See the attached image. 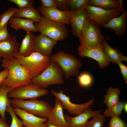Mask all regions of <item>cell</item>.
I'll list each match as a JSON object with an SVG mask.
<instances>
[{
    "instance_id": "836d02e7",
    "label": "cell",
    "mask_w": 127,
    "mask_h": 127,
    "mask_svg": "<svg viewBox=\"0 0 127 127\" xmlns=\"http://www.w3.org/2000/svg\"><path fill=\"white\" fill-rule=\"evenodd\" d=\"M7 24L0 29V42L4 41L11 37L7 30Z\"/></svg>"
},
{
    "instance_id": "ab89813d",
    "label": "cell",
    "mask_w": 127,
    "mask_h": 127,
    "mask_svg": "<svg viewBox=\"0 0 127 127\" xmlns=\"http://www.w3.org/2000/svg\"><path fill=\"white\" fill-rule=\"evenodd\" d=\"M77 0H69V7H70L71 10H75Z\"/></svg>"
},
{
    "instance_id": "8992f818",
    "label": "cell",
    "mask_w": 127,
    "mask_h": 127,
    "mask_svg": "<svg viewBox=\"0 0 127 127\" xmlns=\"http://www.w3.org/2000/svg\"><path fill=\"white\" fill-rule=\"evenodd\" d=\"M35 26L41 34L47 36L57 41L66 39L68 30L65 24L52 21L42 16Z\"/></svg>"
},
{
    "instance_id": "52a82bcc",
    "label": "cell",
    "mask_w": 127,
    "mask_h": 127,
    "mask_svg": "<svg viewBox=\"0 0 127 127\" xmlns=\"http://www.w3.org/2000/svg\"><path fill=\"white\" fill-rule=\"evenodd\" d=\"M51 60L56 62L66 79L79 73L82 63L73 55L61 50L50 56Z\"/></svg>"
},
{
    "instance_id": "9c48e42d",
    "label": "cell",
    "mask_w": 127,
    "mask_h": 127,
    "mask_svg": "<svg viewBox=\"0 0 127 127\" xmlns=\"http://www.w3.org/2000/svg\"><path fill=\"white\" fill-rule=\"evenodd\" d=\"M49 93V91L46 89L31 83L13 89L9 92L8 97L23 100L34 99Z\"/></svg>"
},
{
    "instance_id": "60d3db41",
    "label": "cell",
    "mask_w": 127,
    "mask_h": 127,
    "mask_svg": "<svg viewBox=\"0 0 127 127\" xmlns=\"http://www.w3.org/2000/svg\"><path fill=\"white\" fill-rule=\"evenodd\" d=\"M44 124V127H60L53 124L49 119Z\"/></svg>"
},
{
    "instance_id": "e575fe53",
    "label": "cell",
    "mask_w": 127,
    "mask_h": 127,
    "mask_svg": "<svg viewBox=\"0 0 127 127\" xmlns=\"http://www.w3.org/2000/svg\"><path fill=\"white\" fill-rule=\"evenodd\" d=\"M41 6L49 8H57L56 0H41Z\"/></svg>"
},
{
    "instance_id": "e0dca14e",
    "label": "cell",
    "mask_w": 127,
    "mask_h": 127,
    "mask_svg": "<svg viewBox=\"0 0 127 127\" xmlns=\"http://www.w3.org/2000/svg\"><path fill=\"white\" fill-rule=\"evenodd\" d=\"M16 114L22 120L24 127H44L48 119L38 117L19 108H13Z\"/></svg>"
},
{
    "instance_id": "9a60e30c",
    "label": "cell",
    "mask_w": 127,
    "mask_h": 127,
    "mask_svg": "<svg viewBox=\"0 0 127 127\" xmlns=\"http://www.w3.org/2000/svg\"><path fill=\"white\" fill-rule=\"evenodd\" d=\"M87 19V12L85 9L71 10L69 20L74 36L79 37L84 21Z\"/></svg>"
},
{
    "instance_id": "7402d4cb",
    "label": "cell",
    "mask_w": 127,
    "mask_h": 127,
    "mask_svg": "<svg viewBox=\"0 0 127 127\" xmlns=\"http://www.w3.org/2000/svg\"><path fill=\"white\" fill-rule=\"evenodd\" d=\"M41 15L38 9L32 6L23 8H17L15 13L12 17L25 18L37 23L40 21Z\"/></svg>"
},
{
    "instance_id": "4316f807",
    "label": "cell",
    "mask_w": 127,
    "mask_h": 127,
    "mask_svg": "<svg viewBox=\"0 0 127 127\" xmlns=\"http://www.w3.org/2000/svg\"><path fill=\"white\" fill-rule=\"evenodd\" d=\"M126 102L123 100L119 101L114 105L108 107L104 112V115L107 117H119Z\"/></svg>"
},
{
    "instance_id": "f6af8a7d",
    "label": "cell",
    "mask_w": 127,
    "mask_h": 127,
    "mask_svg": "<svg viewBox=\"0 0 127 127\" xmlns=\"http://www.w3.org/2000/svg\"><path fill=\"white\" fill-rule=\"evenodd\" d=\"M1 56L0 55V58H1Z\"/></svg>"
},
{
    "instance_id": "ac0fdd59",
    "label": "cell",
    "mask_w": 127,
    "mask_h": 127,
    "mask_svg": "<svg viewBox=\"0 0 127 127\" xmlns=\"http://www.w3.org/2000/svg\"><path fill=\"white\" fill-rule=\"evenodd\" d=\"M55 104L50 112L48 118L54 125L60 127H69L66 121L63 113L64 107L60 100L55 98Z\"/></svg>"
},
{
    "instance_id": "1f68e13d",
    "label": "cell",
    "mask_w": 127,
    "mask_h": 127,
    "mask_svg": "<svg viewBox=\"0 0 127 127\" xmlns=\"http://www.w3.org/2000/svg\"><path fill=\"white\" fill-rule=\"evenodd\" d=\"M108 127H127V124L119 117H114L110 120Z\"/></svg>"
},
{
    "instance_id": "4dcf8cb0",
    "label": "cell",
    "mask_w": 127,
    "mask_h": 127,
    "mask_svg": "<svg viewBox=\"0 0 127 127\" xmlns=\"http://www.w3.org/2000/svg\"><path fill=\"white\" fill-rule=\"evenodd\" d=\"M78 81L80 85L83 87H87L92 83V79L90 75L87 72L81 74L78 77Z\"/></svg>"
},
{
    "instance_id": "2e32d148",
    "label": "cell",
    "mask_w": 127,
    "mask_h": 127,
    "mask_svg": "<svg viewBox=\"0 0 127 127\" xmlns=\"http://www.w3.org/2000/svg\"><path fill=\"white\" fill-rule=\"evenodd\" d=\"M102 111H93L90 108L85 109L83 112L74 117L67 115H64L65 119L69 127H84L88 120L93 116L100 113Z\"/></svg>"
},
{
    "instance_id": "44dd1931",
    "label": "cell",
    "mask_w": 127,
    "mask_h": 127,
    "mask_svg": "<svg viewBox=\"0 0 127 127\" xmlns=\"http://www.w3.org/2000/svg\"><path fill=\"white\" fill-rule=\"evenodd\" d=\"M103 39L104 52L110 62H111L114 64L122 61H127V57L122 55L117 47L113 48L108 44L103 35Z\"/></svg>"
},
{
    "instance_id": "7c38bea8",
    "label": "cell",
    "mask_w": 127,
    "mask_h": 127,
    "mask_svg": "<svg viewBox=\"0 0 127 127\" xmlns=\"http://www.w3.org/2000/svg\"><path fill=\"white\" fill-rule=\"evenodd\" d=\"M38 9L44 18L65 24H70L69 18L71 10L68 8L61 10L57 8H47L41 6L38 7Z\"/></svg>"
},
{
    "instance_id": "d6986e66",
    "label": "cell",
    "mask_w": 127,
    "mask_h": 127,
    "mask_svg": "<svg viewBox=\"0 0 127 127\" xmlns=\"http://www.w3.org/2000/svg\"><path fill=\"white\" fill-rule=\"evenodd\" d=\"M19 45L15 36H11L4 41L0 42V55L4 59L12 58L18 52Z\"/></svg>"
},
{
    "instance_id": "ffe728a7",
    "label": "cell",
    "mask_w": 127,
    "mask_h": 127,
    "mask_svg": "<svg viewBox=\"0 0 127 127\" xmlns=\"http://www.w3.org/2000/svg\"><path fill=\"white\" fill-rule=\"evenodd\" d=\"M34 21L28 19L12 17L10 19L9 23L10 26L14 29L18 31L22 28L27 33L38 31L37 28L33 24Z\"/></svg>"
},
{
    "instance_id": "d590c367",
    "label": "cell",
    "mask_w": 127,
    "mask_h": 127,
    "mask_svg": "<svg viewBox=\"0 0 127 127\" xmlns=\"http://www.w3.org/2000/svg\"><path fill=\"white\" fill-rule=\"evenodd\" d=\"M57 8L61 10L68 8L69 7V0H56Z\"/></svg>"
},
{
    "instance_id": "b9f144b4",
    "label": "cell",
    "mask_w": 127,
    "mask_h": 127,
    "mask_svg": "<svg viewBox=\"0 0 127 127\" xmlns=\"http://www.w3.org/2000/svg\"><path fill=\"white\" fill-rule=\"evenodd\" d=\"M0 127H9V125L6 121L1 118H0Z\"/></svg>"
},
{
    "instance_id": "603a6c76",
    "label": "cell",
    "mask_w": 127,
    "mask_h": 127,
    "mask_svg": "<svg viewBox=\"0 0 127 127\" xmlns=\"http://www.w3.org/2000/svg\"><path fill=\"white\" fill-rule=\"evenodd\" d=\"M35 37L32 32L27 33L19 48L18 52L20 55L27 57L29 56L32 52Z\"/></svg>"
},
{
    "instance_id": "6da1fadb",
    "label": "cell",
    "mask_w": 127,
    "mask_h": 127,
    "mask_svg": "<svg viewBox=\"0 0 127 127\" xmlns=\"http://www.w3.org/2000/svg\"><path fill=\"white\" fill-rule=\"evenodd\" d=\"M1 61V67L7 68L9 70L8 75L3 85L10 88L9 92L31 83L28 71L18 63L14 57L9 59H3Z\"/></svg>"
},
{
    "instance_id": "30bf717a",
    "label": "cell",
    "mask_w": 127,
    "mask_h": 127,
    "mask_svg": "<svg viewBox=\"0 0 127 127\" xmlns=\"http://www.w3.org/2000/svg\"><path fill=\"white\" fill-rule=\"evenodd\" d=\"M77 51L81 57H88L95 60L98 63L101 68L107 67L110 64V62L104 54L103 44L92 48L80 45Z\"/></svg>"
},
{
    "instance_id": "277c9868",
    "label": "cell",
    "mask_w": 127,
    "mask_h": 127,
    "mask_svg": "<svg viewBox=\"0 0 127 127\" xmlns=\"http://www.w3.org/2000/svg\"><path fill=\"white\" fill-rule=\"evenodd\" d=\"M64 75L59 65L51 60L47 67L40 74L31 80V83L46 89L50 85L63 84Z\"/></svg>"
},
{
    "instance_id": "5b68a950",
    "label": "cell",
    "mask_w": 127,
    "mask_h": 127,
    "mask_svg": "<svg viewBox=\"0 0 127 127\" xmlns=\"http://www.w3.org/2000/svg\"><path fill=\"white\" fill-rule=\"evenodd\" d=\"M100 26L87 19L84 21L79 37L80 45L89 48L103 45Z\"/></svg>"
},
{
    "instance_id": "8d00e7d4",
    "label": "cell",
    "mask_w": 127,
    "mask_h": 127,
    "mask_svg": "<svg viewBox=\"0 0 127 127\" xmlns=\"http://www.w3.org/2000/svg\"><path fill=\"white\" fill-rule=\"evenodd\" d=\"M89 0H77L75 10L85 9L88 6Z\"/></svg>"
},
{
    "instance_id": "cb8c5ba5",
    "label": "cell",
    "mask_w": 127,
    "mask_h": 127,
    "mask_svg": "<svg viewBox=\"0 0 127 127\" xmlns=\"http://www.w3.org/2000/svg\"><path fill=\"white\" fill-rule=\"evenodd\" d=\"M10 88L2 85L0 88V115L1 118L5 120V111L7 106L11 103V99L8 98V94Z\"/></svg>"
},
{
    "instance_id": "ba28073f",
    "label": "cell",
    "mask_w": 127,
    "mask_h": 127,
    "mask_svg": "<svg viewBox=\"0 0 127 127\" xmlns=\"http://www.w3.org/2000/svg\"><path fill=\"white\" fill-rule=\"evenodd\" d=\"M85 9L87 12V19L100 26L107 24L113 18L119 16L122 12L120 8L107 10L87 6Z\"/></svg>"
},
{
    "instance_id": "d4e9b609",
    "label": "cell",
    "mask_w": 127,
    "mask_h": 127,
    "mask_svg": "<svg viewBox=\"0 0 127 127\" xmlns=\"http://www.w3.org/2000/svg\"><path fill=\"white\" fill-rule=\"evenodd\" d=\"M88 6L107 10L120 8L119 3L116 0H89Z\"/></svg>"
},
{
    "instance_id": "3957f363",
    "label": "cell",
    "mask_w": 127,
    "mask_h": 127,
    "mask_svg": "<svg viewBox=\"0 0 127 127\" xmlns=\"http://www.w3.org/2000/svg\"><path fill=\"white\" fill-rule=\"evenodd\" d=\"M11 102L13 108H21L28 113L45 118H48L53 108L47 102L37 99L25 100L13 99Z\"/></svg>"
},
{
    "instance_id": "83f0119b",
    "label": "cell",
    "mask_w": 127,
    "mask_h": 127,
    "mask_svg": "<svg viewBox=\"0 0 127 127\" xmlns=\"http://www.w3.org/2000/svg\"><path fill=\"white\" fill-rule=\"evenodd\" d=\"M106 117L104 115L100 113L96 114L92 116L91 120L87 121L84 127H102Z\"/></svg>"
},
{
    "instance_id": "8fae6325",
    "label": "cell",
    "mask_w": 127,
    "mask_h": 127,
    "mask_svg": "<svg viewBox=\"0 0 127 127\" xmlns=\"http://www.w3.org/2000/svg\"><path fill=\"white\" fill-rule=\"evenodd\" d=\"M51 92L52 94L60 99L64 108L67 110L71 114L77 115H79L83 112L85 109L90 108V106L93 104V99L82 104H77L73 103L70 101V97L64 94L62 90H60L58 92L51 90Z\"/></svg>"
},
{
    "instance_id": "f1b7e54d",
    "label": "cell",
    "mask_w": 127,
    "mask_h": 127,
    "mask_svg": "<svg viewBox=\"0 0 127 127\" xmlns=\"http://www.w3.org/2000/svg\"><path fill=\"white\" fill-rule=\"evenodd\" d=\"M9 104L7 106L6 111L11 115L12 118V122L10 126L9 127H23V123L22 121L16 116L13 109V108Z\"/></svg>"
},
{
    "instance_id": "d6a6232c",
    "label": "cell",
    "mask_w": 127,
    "mask_h": 127,
    "mask_svg": "<svg viewBox=\"0 0 127 127\" xmlns=\"http://www.w3.org/2000/svg\"><path fill=\"white\" fill-rule=\"evenodd\" d=\"M8 1L13 2L16 4L18 8H25L33 6L35 1L34 0H8Z\"/></svg>"
},
{
    "instance_id": "ee69618b",
    "label": "cell",
    "mask_w": 127,
    "mask_h": 127,
    "mask_svg": "<svg viewBox=\"0 0 127 127\" xmlns=\"http://www.w3.org/2000/svg\"><path fill=\"white\" fill-rule=\"evenodd\" d=\"M123 109L124 110L125 112L127 113V103L126 102L125 103L123 108Z\"/></svg>"
},
{
    "instance_id": "484cf974",
    "label": "cell",
    "mask_w": 127,
    "mask_h": 127,
    "mask_svg": "<svg viewBox=\"0 0 127 127\" xmlns=\"http://www.w3.org/2000/svg\"><path fill=\"white\" fill-rule=\"evenodd\" d=\"M121 91L117 88L112 87L108 88L107 93L104 97L103 102L108 107L115 104L119 101V95Z\"/></svg>"
},
{
    "instance_id": "5bb4252c",
    "label": "cell",
    "mask_w": 127,
    "mask_h": 127,
    "mask_svg": "<svg viewBox=\"0 0 127 127\" xmlns=\"http://www.w3.org/2000/svg\"><path fill=\"white\" fill-rule=\"evenodd\" d=\"M127 10L126 9L120 15L113 18L102 26L113 30L116 35L122 37L127 31Z\"/></svg>"
},
{
    "instance_id": "f35d334b",
    "label": "cell",
    "mask_w": 127,
    "mask_h": 127,
    "mask_svg": "<svg viewBox=\"0 0 127 127\" xmlns=\"http://www.w3.org/2000/svg\"><path fill=\"white\" fill-rule=\"evenodd\" d=\"M8 73L9 70L6 68H4L3 70L0 72V88L7 77Z\"/></svg>"
},
{
    "instance_id": "7bdbcfd3",
    "label": "cell",
    "mask_w": 127,
    "mask_h": 127,
    "mask_svg": "<svg viewBox=\"0 0 127 127\" xmlns=\"http://www.w3.org/2000/svg\"><path fill=\"white\" fill-rule=\"evenodd\" d=\"M120 8L121 9V11L122 12L124 10L123 7V0H118Z\"/></svg>"
},
{
    "instance_id": "f546056e",
    "label": "cell",
    "mask_w": 127,
    "mask_h": 127,
    "mask_svg": "<svg viewBox=\"0 0 127 127\" xmlns=\"http://www.w3.org/2000/svg\"><path fill=\"white\" fill-rule=\"evenodd\" d=\"M17 8H11L4 13L0 14V29L4 27L15 13Z\"/></svg>"
},
{
    "instance_id": "4fadbf2b",
    "label": "cell",
    "mask_w": 127,
    "mask_h": 127,
    "mask_svg": "<svg viewBox=\"0 0 127 127\" xmlns=\"http://www.w3.org/2000/svg\"><path fill=\"white\" fill-rule=\"evenodd\" d=\"M57 43L56 41L47 36L40 34L35 37L32 52L50 57L53 47Z\"/></svg>"
},
{
    "instance_id": "74e56055",
    "label": "cell",
    "mask_w": 127,
    "mask_h": 127,
    "mask_svg": "<svg viewBox=\"0 0 127 127\" xmlns=\"http://www.w3.org/2000/svg\"><path fill=\"white\" fill-rule=\"evenodd\" d=\"M120 70V72L123 75L124 80L126 83H127V67L121 62H119L117 63Z\"/></svg>"
},
{
    "instance_id": "bcb514c9",
    "label": "cell",
    "mask_w": 127,
    "mask_h": 127,
    "mask_svg": "<svg viewBox=\"0 0 127 127\" xmlns=\"http://www.w3.org/2000/svg\"></svg>"
},
{
    "instance_id": "7a4b0ae2",
    "label": "cell",
    "mask_w": 127,
    "mask_h": 127,
    "mask_svg": "<svg viewBox=\"0 0 127 127\" xmlns=\"http://www.w3.org/2000/svg\"><path fill=\"white\" fill-rule=\"evenodd\" d=\"M14 57L17 62L28 71L31 80L40 74L47 67L51 61L50 57L32 52L29 56H22L18 52Z\"/></svg>"
}]
</instances>
